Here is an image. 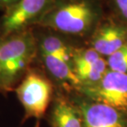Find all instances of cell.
I'll use <instances>...</instances> for the list:
<instances>
[{
	"label": "cell",
	"mask_w": 127,
	"mask_h": 127,
	"mask_svg": "<svg viewBox=\"0 0 127 127\" xmlns=\"http://www.w3.org/2000/svg\"><path fill=\"white\" fill-rule=\"evenodd\" d=\"M112 13V17L127 26V0H103Z\"/></svg>",
	"instance_id": "obj_14"
},
{
	"label": "cell",
	"mask_w": 127,
	"mask_h": 127,
	"mask_svg": "<svg viewBox=\"0 0 127 127\" xmlns=\"http://www.w3.org/2000/svg\"><path fill=\"white\" fill-rule=\"evenodd\" d=\"M20 0H0V9L5 11L6 9L9 8L12 5L17 3Z\"/></svg>",
	"instance_id": "obj_15"
},
{
	"label": "cell",
	"mask_w": 127,
	"mask_h": 127,
	"mask_svg": "<svg viewBox=\"0 0 127 127\" xmlns=\"http://www.w3.org/2000/svg\"><path fill=\"white\" fill-rule=\"evenodd\" d=\"M86 99L110 106L127 115V74L108 70L98 84L81 87Z\"/></svg>",
	"instance_id": "obj_4"
},
{
	"label": "cell",
	"mask_w": 127,
	"mask_h": 127,
	"mask_svg": "<svg viewBox=\"0 0 127 127\" xmlns=\"http://www.w3.org/2000/svg\"><path fill=\"white\" fill-rule=\"evenodd\" d=\"M37 56L49 74L56 81L61 84L67 90H79L81 84L73 67V65L47 53L39 52Z\"/></svg>",
	"instance_id": "obj_9"
},
{
	"label": "cell",
	"mask_w": 127,
	"mask_h": 127,
	"mask_svg": "<svg viewBox=\"0 0 127 127\" xmlns=\"http://www.w3.org/2000/svg\"><path fill=\"white\" fill-rule=\"evenodd\" d=\"M1 43H2V39H0V46H1Z\"/></svg>",
	"instance_id": "obj_16"
},
{
	"label": "cell",
	"mask_w": 127,
	"mask_h": 127,
	"mask_svg": "<svg viewBox=\"0 0 127 127\" xmlns=\"http://www.w3.org/2000/svg\"><path fill=\"white\" fill-rule=\"evenodd\" d=\"M38 54L37 39L31 28L2 39L0 46V92L15 91Z\"/></svg>",
	"instance_id": "obj_2"
},
{
	"label": "cell",
	"mask_w": 127,
	"mask_h": 127,
	"mask_svg": "<svg viewBox=\"0 0 127 127\" xmlns=\"http://www.w3.org/2000/svg\"><path fill=\"white\" fill-rule=\"evenodd\" d=\"M17 96L25 111L24 120L44 117L53 97V85L38 69L31 67L15 89Z\"/></svg>",
	"instance_id": "obj_3"
},
{
	"label": "cell",
	"mask_w": 127,
	"mask_h": 127,
	"mask_svg": "<svg viewBox=\"0 0 127 127\" xmlns=\"http://www.w3.org/2000/svg\"><path fill=\"white\" fill-rule=\"evenodd\" d=\"M55 0H20L0 18V39L35 26Z\"/></svg>",
	"instance_id": "obj_5"
},
{
	"label": "cell",
	"mask_w": 127,
	"mask_h": 127,
	"mask_svg": "<svg viewBox=\"0 0 127 127\" xmlns=\"http://www.w3.org/2000/svg\"><path fill=\"white\" fill-rule=\"evenodd\" d=\"M50 122L52 127H83L82 114L77 104L62 95L54 100Z\"/></svg>",
	"instance_id": "obj_8"
},
{
	"label": "cell",
	"mask_w": 127,
	"mask_h": 127,
	"mask_svg": "<svg viewBox=\"0 0 127 127\" xmlns=\"http://www.w3.org/2000/svg\"><path fill=\"white\" fill-rule=\"evenodd\" d=\"M107 63L111 71L127 74V44L107 57Z\"/></svg>",
	"instance_id": "obj_13"
},
{
	"label": "cell",
	"mask_w": 127,
	"mask_h": 127,
	"mask_svg": "<svg viewBox=\"0 0 127 127\" xmlns=\"http://www.w3.org/2000/svg\"><path fill=\"white\" fill-rule=\"evenodd\" d=\"M101 58H103V57H102L91 47L74 48L72 54L73 67L74 70V68H77V67L95 63Z\"/></svg>",
	"instance_id": "obj_12"
},
{
	"label": "cell",
	"mask_w": 127,
	"mask_h": 127,
	"mask_svg": "<svg viewBox=\"0 0 127 127\" xmlns=\"http://www.w3.org/2000/svg\"><path fill=\"white\" fill-rule=\"evenodd\" d=\"M104 17L103 0H55L36 26L64 35H90Z\"/></svg>",
	"instance_id": "obj_1"
},
{
	"label": "cell",
	"mask_w": 127,
	"mask_h": 127,
	"mask_svg": "<svg viewBox=\"0 0 127 127\" xmlns=\"http://www.w3.org/2000/svg\"><path fill=\"white\" fill-rule=\"evenodd\" d=\"M90 47L102 57H109L127 44V26L114 17H104L91 34Z\"/></svg>",
	"instance_id": "obj_6"
},
{
	"label": "cell",
	"mask_w": 127,
	"mask_h": 127,
	"mask_svg": "<svg viewBox=\"0 0 127 127\" xmlns=\"http://www.w3.org/2000/svg\"><path fill=\"white\" fill-rule=\"evenodd\" d=\"M74 102L82 114L83 127H127V115L112 107L86 98Z\"/></svg>",
	"instance_id": "obj_7"
},
{
	"label": "cell",
	"mask_w": 127,
	"mask_h": 127,
	"mask_svg": "<svg viewBox=\"0 0 127 127\" xmlns=\"http://www.w3.org/2000/svg\"><path fill=\"white\" fill-rule=\"evenodd\" d=\"M39 52L52 55L73 65L72 54L74 48L60 36L52 33H44L36 35Z\"/></svg>",
	"instance_id": "obj_10"
},
{
	"label": "cell",
	"mask_w": 127,
	"mask_h": 127,
	"mask_svg": "<svg viewBox=\"0 0 127 127\" xmlns=\"http://www.w3.org/2000/svg\"><path fill=\"white\" fill-rule=\"evenodd\" d=\"M108 70L107 60L101 58L95 63L74 68V71L80 81L81 88L98 84L101 81Z\"/></svg>",
	"instance_id": "obj_11"
}]
</instances>
